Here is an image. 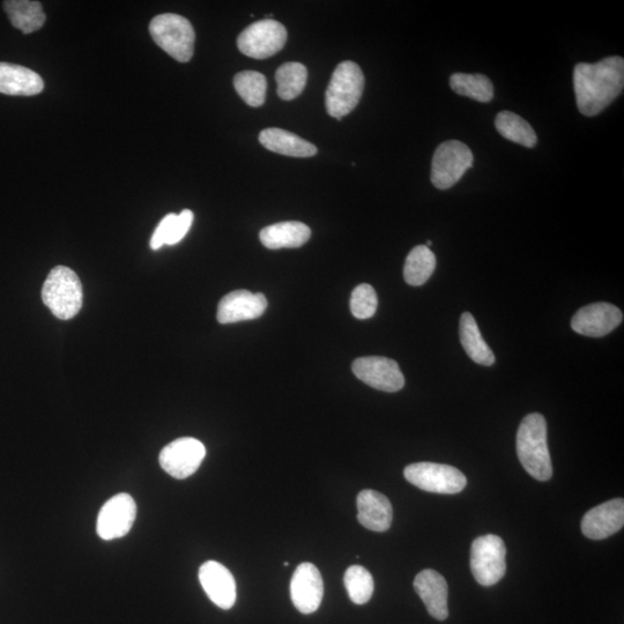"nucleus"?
<instances>
[{
	"mask_svg": "<svg viewBox=\"0 0 624 624\" xmlns=\"http://www.w3.org/2000/svg\"><path fill=\"white\" fill-rule=\"evenodd\" d=\"M624 501L615 499L598 505L582 520V532L592 540L607 539L623 529Z\"/></svg>",
	"mask_w": 624,
	"mask_h": 624,
	"instance_id": "obj_17",
	"label": "nucleus"
},
{
	"mask_svg": "<svg viewBox=\"0 0 624 624\" xmlns=\"http://www.w3.org/2000/svg\"><path fill=\"white\" fill-rule=\"evenodd\" d=\"M236 92L250 107H262L266 100L267 81L264 74L242 71L234 78Z\"/></svg>",
	"mask_w": 624,
	"mask_h": 624,
	"instance_id": "obj_29",
	"label": "nucleus"
},
{
	"mask_svg": "<svg viewBox=\"0 0 624 624\" xmlns=\"http://www.w3.org/2000/svg\"><path fill=\"white\" fill-rule=\"evenodd\" d=\"M624 85V61L614 56L598 63H579L574 70L578 110L586 117L597 116L619 98Z\"/></svg>",
	"mask_w": 624,
	"mask_h": 624,
	"instance_id": "obj_1",
	"label": "nucleus"
},
{
	"mask_svg": "<svg viewBox=\"0 0 624 624\" xmlns=\"http://www.w3.org/2000/svg\"><path fill=\"white\" fill-rule=\"evenodd\" d=\"M507 548L504 541L495 534L477 538L471 548L472 574L482 586L499 583L507 571Z\"/></svg>",
	"mask_w": 624,
	"mask_h": 624,
	"instance_id": "obj_6",
	"label": "nucleus"
},
{
	"mask_svg": "<svg viewBox=\"0 0 624 624\" xmlns=\"http://www.w3.org/2000/svg\"><path fill=\"white\" fill-rule=\"evenodd\" d=\"M495 128L500 135L512 143L532 148L537 145L538 137L530 123L511 111H502L496 116Z\"/></svg>",
	"mask_w": 624,
	"mask_h": 624,
	"instance_id": "obj_25",
	"label": "nucleus"
},
{
	"mask_svg": "<svg viewBox=\"0 0 624 624\" xmlns=\"http://www.w3.org/2000/svg\"><path fill=\"white\" fill-rule=\"evenodd\" d=\"M460 343L470 358L482 366H493L495 355L481 336L477 321L470 312H465L460 318Z\"/></svg>",
	"mask_w": 624,
	"mask_h": 624,
	"instance_id": "obj_23",
	"label": "nucleus"
},
{
	"mask_svg": "<svg viewBox=\"0 0 624 624\" xmlns=\"http://www.w3.org/2000/svg\"><path fill=\"white\" fill-rule=\"evenodd\" d=\"M42 300L58 319L69 321L83 308V286L76 272L66 266L51 270L42 288Z\"/></svg>",
	"mask_w": 624,
	"mask_h": 624,
	"instance_id": "obj_3",
	"label": "nucleus"
},
{
	"mask_svg": "<svg viewBox=\"0 0 624 624\" xmlns=\"http://www.w3.org/2000/svg\"><path fill=\"white\" fill-rule=\"evenodd\" d=\"M323 596L321 572L312 563H301L296 568L291 583V597L297 611L303 614L315 613L322 604Z\"/></svg>",
	"mask_w": 624,
	"mask_h": 624,
	"instance_id": "obj_14",
	"label": "nucleus"
},
{
	"mask_svg": "<svg viewBox=\"0 0 624 624\" xmlns=\"http://www.w3.org/2000/svg\"><path fill=\"white\" fill-rule=\"evenodd\" d=\"M176 215L177 214L170 213L160 221V224L158 227H156L151 239L152 250H159L163 247V245H166L170 233V228H172Z\"/></svg>",
	"mask_w": 624,
	"mask_h": 624,
	"instance_id": "obj_33",
	"label": "nucleus"
},
{
	"mask_svg": "<svg viewBox=\"0 0 624 624\" xmlns=\"http://www.w3.org/2000/svg\"><path fill=\"white\" fill-rule=\"evenodd\" d=\"M517 455L525 471L534 479L548 481L553 475L547 444V423L539 413L525 416L517 433Z\"/></svg>",
	"mask_w": 624,
	"mask_h": 624,
	"instance_id": "obj_2",
	"label": "nucleus"
},
{
	"mask_svg": "<svg viewBox=\"0 0 624 624\" xmlns=\"http://www.w3.org/2000/svg\"><path fill=\"white\" fill-rule=\"evenodd\" d=\"M308 70L306 66L297 62L281 65L276 73L279 98L291 101L301 95L306 88Z\"/></svg>",
	"mask_w": 624,
	"mask_h": 624,
	"instance_id": "obj_28",
	"label": "nucleus"
},
{
	"mask_svg": "<svg viewBox=\"0 0 624 624\" xmlns=\"http://www.w3.org/2000/svg\"><path fill=\"white\" fill-rule=\"evenodd\" d=\"M377 294L373 286L362 284L356 287L351 297V311L355 318L369 319L376 314Z\"/></svg>",
	"mask_w": 624,
	"mask_h": 624,
	"instance_id": "obj_31",
	"label": "nucleus"
},
{
	"mask_svg": "<svg viewBox=\"0 0 624 624\" xmlns=\"http://www.w3.org/2000/svg\"><path fill=\"white\" fill-rule=\"evenodd\" d=\"M344 584L354 604L364 605L373 597L374 578L370 572L361 566L349 567L344 576Z\"/></svg>",
	"mask_w": 624,
	"mask_h": 624,
	"instance_id": "obj_30",
	"label": "nucleus"
},
{
	"mask_svg": "<svg viewBox=\"0 0 624 624\" xmlns=\"http://www.w3.org/2000/svg\"><path fill=\"white\" fill-rule=\"evenodd\" d=\"M311 236L307 225L299 221H286L262 229L259 234L260 242L265 248L279 250L286 248H301Z\"/></svg>",
	"mask_w": 624,
	"mask_h": 624,
	"instance_id": "obj_21",
	"label": "nucleus"
},
{
	"mask_svg": "<svg viewBox=\"0 0 624 624\" xmlns=\"http://www.w3.org/2000/svg\"><path fill=\"white\" fill-rule=\"evenodd\" d=\"M42 78L24 66L0 63V93L12 96H33L43 92Z\"/></svg>",
	"mask_w": 624,
	"mask_h": 624,
	"instance_id": "obj_20",
	"label": "nucleus"
},
{
	"mask_svg": "<svg viewBox=\"0 0 624 624\" xmlns=\"http://www.w3.org/2000/svg\"><path fill=\"white\" fill-rule=\"evenodd\" d=\"M432 244H433V242H432V241H428V242H427V247L429 248V247H430V245H432Z\"/></svg>",
	"mask_w": 624,
	"mask_h": 624,
	"instance_id": "obj_34",
	"label": "nucleus"
},
{
	"mask_svg": "<svg viewBox=\"0 0 624 624\" xmlns=\"http://www.w3.org/2000/svg\"><path fill=\"white\" fill-rule=\"evenodd\" d=\"M206 456L204 444L196 438L183 437L163 448L159 462L163 471L175 479H187L195 474Z\"/></svg>",
	"mask_w": 624,
	"mask_h": 624,
	"instance_id": "obj_10",
	"label": "nucleus"
},
{
	"mask_svg": "<svg viewBox=\"0 0 624 624\" xmlns=\"http://www.w3.org/2000/svg\"><path fill=\"white\" fill-rule=\"evenodd\" d=\"M137 516V505L129 494H118L103 505L96 531L103 540H114L126 536L132 529Z\"/></svg>",
	"mask_w": 624,
	"mask_h": 624,
	"instance_id": "obj_12",
	"label": "nucleus"
},
{
	"mask_svg": "<svg viewBox=\"0 0 624 624\" xmlns=\"http://www.w3.org/2000/svg\"><path fill=\"white\" fill-rule=\"evenodd\" d=\"M269 306L267 299L262 293L249 291H234L227 294L219 303L218 322L220 324H233L243 321H251L262 317Z\"/></svg>",
	"mask_w": 624,
	"mask_h": 624,
	"instance_id": "obj_15",
	"label": "nucleus"
},
{
	"mask_svg": "<svg viewBox=\"0 0 624 624\" xmlns=\"http://www.w3.org/2000/svg\"><path fill=\"white\" fill-rule=\"evenodd\" d=\"M450 87L458 95L487 103L494 98L492 81L484 74L455 73L450 78Z\"/></svg>",
	"mask_w": 624,
	"mask_h": 624,
	"instance_id": "obj_27",
	"label": "nucleus"
},
{
	"mask_svg": "<svg viewBox=\"0 0 624 624\" xmlns=\"http://www.w3.org/2000/svg\"><path fill=\"white\" fill-rule=\"evenodd\" d=\"M259 143L273 153L293 156V158H311L317 154V147L309 141L286 130L270 128L260 132Z\"/></svg>",
	"mask_w": 624,
	"mask_h": 624,
	"instance_id": "obj_22",
	"label": "nucleus"
},
{
	"mask_svg": "<svg viewBox=\"0 0 624 624\" xmlns=\"http://www.w3.org/2000/svg\"><path fill=\"white\" fill-rule=\"evenodd\" d=\"M358 519L362 526L374 532H386L393 518L392 505L388 497L375 490L366 489L358 496Z\"/></svg>",
	"mask_w": 624,
	"mask_h": 624,
	"instance_id": "obj_19",
	"label": "nucleus"
},
{
	"mask_svg": "<svg viewBox=\"0 0 624 624\" xmlns=\"http://www.w3.org/2000/svg\"><path fill=\"white\" fill-rule=\"evenodd\" d=\"M363 89L364 76L360 66L351 61L340 63L326 89L328 114L339 121L351 114L362 98Z\"/></svg>",
	"mask_w": 624,
	"mask_h": 624,
	"instance_id": "obj_4",
	"label": "nucleus"
},
{
	"mask_svg": "<svg viewBox=\"0 0 624 624\" xmlns=\"http://www.w3.org/2000/svg\"><path fill=\"white\" fill-rule=\"evenodd\" d=\"M150 33L154 42L177 62L188 63L192 58L196 34L187 18L160 14L151 21Z\"/></svg>",
	"mask_w": 624,
	"mask_h": 624,
	"instance_id": "obj_5",
	"label": "nucleus"
},
{
	"mask_svg": "<svg viewBox=\"0 0 624 624\" xmlns=\"http://www.w3.org/2000/svg\"><path fill=\"white\" fill-rule=\"evenodd\" d=\"M199 581L208 598L222 609H230L236 603L235 578L225 566L215 561H207L199 569Z\"/></svg>",
	"mask_w": 624,
	"mask_h": 624,
	"instance_id": "obj_16",
	"label": "nucleus"
},
{
	"mask_svg": "<svg viewBox=\"0 0 624 624\" xmlns=\"http://www.w3.org/2000/svg\"><path fill=\"white\" fill-rule=\"evenodd\" d=\"M404 475L412 485L429 493L458 494L467 485L465 475L450 465L416 463L407 466Z\"/></svg>",
	"mask_w": 624,
	"mask_h": 624,
	"instance_id": "obj_8",
	"label": "nucleus"
},
{
	"mask_svg": "<svg viewBox=\"0 0 624 624\" xmlns=\"http://www.w3.org/2000/svg\"><path fill=\"white\" fill-rule=\"evenodd\" d=\"M436 269V256L427 245H418L407 256L404 278L408 285L422 286L432 277Z\"/></svg>",
	"mask_w": 624,
	"mask_h": 624,
	"instance_id": "obj_26",
	"label": "nucleus"
},
{
	"mask_svg": "<svg viewBox=\"0 0 624 624\" xmlns=\"http://www.w3.org/2000/svg\"><path fill=\"white\" fill-rule=\"evenodd\" d=\"M193 218H195V215H193L190 210H184L181 214H177L172 228H170L166 245H175L180 243L184 239L185 235L189 233L193 224Z\"/></svg>",
	"mask_w": 624,
	"mask_h": 624,
	"instance_id": "obj_32",
	"label": "nucleus"
},
{
	"mask_svg": "<svg viewBox=\"0 0 624 624\" xmlns=\"http://www.w3.org/2000/svg\"><path fill=\"white\" fill-rule=\"evenodd\" d=\"M470 147L458 140H449L437 147L432 163V183L440 190L456 185L473 167Z\"/></svg>",
	"mask_w": 624,
	"mask_h": 624,
	"instance_id": "obj_7",
	"label": "nucleus"
},
{
	"mask_svg": "<svg viewBox=\"0 0 624 624\" xmlns=\"http://www.w3.org/2000/svg\"><path fill=\"white\" fill-rule=\"evenodd\" d=\"M287 41V29L279 21L265 19L255 22L237 39V47L243 55L255 59L270 58L282 48Z\"/></svg>",
	"mask_w": 624,
	"mask_h": 624,
	"instance_id": "obj_9",
	"label": "nucleus"
},
{
	"mask_svg": "<svg viewBox=\"0 0 624 624\" xmlns=\"http://www.w3.org/2000/svg\"><path fill=\"white\" fill-rule=\"evenodd\" d=\"M4 10L9 17L13 27H16L24 34H31L39 31L46 22L42 5L32 0H7L4 3Z\"/></svg>",
	"mask_w": 624,
	"mask_h": 624,
	"instance_id": "obj_24",
	"label": "nucleus"
},
{
	"mask_svg": "<svg viewBox=\"0 0 624 624\" xmlns=\"http://www.w3.org/2000/svg\"><path fill=\"white\" fill-rule=\"evenodd\" d=\"M414 589L433 618L448 619V583L441 574L432 569L421 571L414 579Z\"/></svg>",
	"mask_w": 624,
	"mask_h": 624,
	"instance_id": "obj_18",
	"label": "nucleus"
},
{
	"mask_svg": "<svg viewBox=\"0 0 624 624\" xmlns=\"http://www.w3.org/2000/svg\"><path fill=\"white\" fill-rule=\"evenodd\" d=\"M622 321L623 314L618 307L600 302L579 310L572 318L571 328L582 336L600 338L618 328Z\"/></svg>",
	"mask_w": 624,
	"mask_h": 624,
	"instance_id": "obj_13",
	"label": "nucleus"
},
{
	"mask_svg": "<svg viewBox=\"0 0 624 624\" xmlns=\"http://www.w3.org/2000/svg\"><path fill=\"white\" fill-rule=\"evenodd\" d=\"M353 373L360 381L376 390L398 392L404 388L405 377L395 360L383 356H366L356 359Z\"/></svg>",
	"mask_w": 624,
	"mask_h": 624,
	"instance_id": "obj_11",
	"label": "nucleus"
}]
</instances>
